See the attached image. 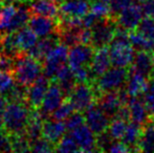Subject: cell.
Here are the masks:
<instances>
[{
	"label": "cell",
	"mask_w": 154,
	"mask_h": 153,
	"mask_svg": "<svg viewBox=\"0 0 154 153\" xmlns=\"http://www.w3.org/2000/svg\"><path fill=\"white\" fill-rule=\"evenodd\" d=\"M19 48L22 53H26L38 41V36L29 27H22L16 32Z\"/></svg>",
	"instance_id": "27"
},
{
	"label": "cell",
	"mask_w": 154,
	"mask_h": 153,
	"mask_svg": "<svg viewBox=\"0 0 154 153\" xmlns=\"http://www.w3.org/2000/svg\"><path fill=\"white\" fill-rule=\"evenodd\" d=\"M86 123L85 121V115L84 112L81 111H75V112L71 113L68 118L65 120V126L68 131H72L77 129L78 127L82 126Z\"/></svg>",
	"instance_id": "39"
},
{
	"label": "cell",
	"mask_w": 154,
	"mask_h": 153,
	"mask_svg": "<svg viewBox=\"0 0 154 153\" xmlns=\"http://www.w3.org/2000/svg\"><path fill=\"white\" fill-rule=\"evenodd\" d=\"M95 104L111 118L116 115L118 111L123 106L119 90L118 91L104 92V93L100 94L97 98Z\"/></svg>",
	"instance_id": "17"
},
{
	"label": "cell",
	"mask_w": 154,
	"mask_h": 153,
	"mask_svg": "<svg viewBox=\"0 0 154 153\" xmlns=\"http://www.w3.org/2000/svg\"><path fill=\"white\" fill-rule=\"evenodd\" d=\"M11 139H12L13 152H29L31 151L29 139H27L25 133L11 134Z\"/></svg>",
	"instance_id": "34"
},
{
	"label": "cell",
	"mask_w": 154,
	"mask_h": 153,
	"mask_svg": "<svg viewBox=\"0 0 154 153\" xmlns=\"http://www.w3.org/2000/svg\"><path fill=\"white\" fill-rule=\"evenodd\" d=\"M111 60H110L109 47L104 46L100 48H95L94 55L89 65L91 76L93 78V82L100 76L106 72L111 66Z\"/></svg>",
	"instance_id": "15"
},
{
	"label": "cell",
	"mask_w": 154,
	"mask_h": 153,
	"mask_svg": "<svg viewBox=\"0 0 154 153\" xmlns=\"http://www.w3.org/2000/svg\"><path fill=\"white\" fill-rule=\"evenodd\" d=\"M0 152H13L11 134L3 128L0 129Z\"/></svg>",
	"instance_id": "42"
},
{
	"label": "cell",
	"mask_w": 154,
	"mask_h": 153,
	"mask_svg": "<svg viewBox=\"0 0 154 153\" xmlns=\"http://www.w3.org/2000/svg\"><path fill=\"white\" fill-rule=\"evenodd\" d=\"M129 68L149 79L154 74L153 53L148 50H137Z\"/></svg>",
	"instance_id": "18"
},
{
	"label": "cell",
	"mask_w": 154,
	"mask_h": 153,
	"mask_svg": "<svg viewBox=\"0 0 154 153\" xmlns=\"http://www.w3.org/2000/svg\"><path fill=\"white\" fill-rule=\"evenodd\" d=\"M51 82L45 75H41L32 85L27 87L26 103L32 109H39L41 107Z\"/></svg>",
	"instance_id": "10"
},
{
	"label": "cell",
	"mask_w": 154,
	"mask_h": 153,
	"mask_svg": "<svg viewBox=\"0 0 154 153\" xmlns=\"http://www.w3.org/2000/svg\"><path fill=\"white\" fill-rule=\"evenodd\" d=\"M150 121H151V122H153V123H154V115L151 116V118H150Z\"/></svg>",
	"instance_id": "48"
},
{
	"label": "cell",
	"mask_w": 154,
	"mask_h": 153,
	"mask_svg": "<svg viewBox=\"0 0 154 153\" xmlns=\"http://www.w3.org/2000/svg\"><path fill=\"white\" fill-rule=\"evenodd\" d=\"M16 11L17 8L14 4L4 5L2 10L0 11V34L6 33Z\"/></svg>",
	"instance_id": "31"
},
{
	"label": "cell",
	"mask_w": 154,
	"mask_h": 153,
	"mask_svg": "<svg viewBox=\"0 0 154 153\" xmlns=\"http://www.w3.org/2000/svg\"><path fill=\"white\" fill-rule=\"evenodd\" d=\"M15 78L12 72L0 70V96H5L15 84Z\"/></svg>",
	"instance_id": "38"
},
{
	"label": "cell",
	"mask_w": 154,
	"mask_h": 153,
	"mask_svg": "<svg viewBox=\"0 0 154 153\" xmlns=\"http://www.w3.org/2000/svg\"><path fill=\"white\" fill-rule=\"evenodd\" d=\"M66 130L67 129L65 123L61 122V121H56L51 118L43 121L42 136L55 145L64 136Z\"/></svg>",
	"instance_id": "19"
},
{
	"label": "cell",
	"mask_w": 154,
	"mask_h": 153,
	"mask_svg": "<svg viewBox=\"0 0 154 153\" xmlns=\"http://www.w3.org/2000/svg\"><path fill=\"white\" fill-rule=\"evenodd\" d=\"M51 81H55L59 85V87L61 88L62 92L66 98L70 94V92L72 91V89L78 83L75 74H73V70L71 69L70 66H67L66 64H64L58 70L56 77Z\"/></svg>",
	"instance_id": "20"
},
{
	"label": "cell",
	"mask_w": 154,
	"mask_h": 153,
	"mask_svg": "<svg viewBox=\"0 0 154 153\" xmlns=\"http://www.w3.org/2000/svg\"><path fill=\"white\" fill-rule=\"evenodd\" d=\"M70 134L79 145L81 152H99L97 147V135L87 125L84 124L70 131Z\"/></svg>",
	"instance_id": "12"
},
{
	"label": "cell",
	"mask_w": 154,
	"mask_h": 153,
	"mask_svg": "<svg viewBox=\"0 0 154 153\" xmlns=\"http://www.w3.org/2000/svg\"><path fill=\"white\" fill-rule=\"evenodd\" d=\"M68 46L60 43L45 57L43 61V74L51 81L56 77L58 70L66 64V61L68 60Z\"/></svg>",
	"instance_id": "6"
},
{
	"label": "cell",
	"mask_w": 154,
	"mask_h": 153,
	"mask_svg": "<svg viewBox=\"0 0 154 153\" xmlns=\"http://www.w3.org/2000/svg\"><path fill=\"white\" fill-rule=\"evenodd\" d=\"M142 134V126L136 123H128L122 142L130 149V152H138L137 144Z\"/></svg>",
	"instance_id": "25"
},
{
	"label": "cell",
	"mask_w": 154,
	"mask_h": 153,
	"mask_svg": "<svg viewBox=\"0 0 154 153\" xmlns=\"http://www.w3.org/2000/svg\"><path fill=\"white\" fill-rule=\"evenodd\" d=\"M116 29H118V24L112 17L99 19L97 23L91 27V45L94 48L110 45L116 35Z\"/></svg>",
	"instance_id": "4"
},
{
	"label": "cell",
	"mask_w": 154,
	"mask_h": 153,
	"mask_svg": "<svg viewBox=\"0 0 154 153\" xmlns=\"http://www.w3.org/2000/svg\"><path fill=\"white\" fill-rule=\"evenodd\" d=\"M13 76L17 83L29 87L43 72V62L35 59L25 53L15 58Z\"/></svg>",
	"instance_id": "1"
},
{
	"label": "cell",
	"mask_w": 154,
	"mask_h": 153,
	"mask_svg": "<svg viewBox=\"0 0 154 153\" xmlns=\"http://www.w3.org/2000/svg\"><path fill=\"white\" fill-rule=\"evenodd\" d=\"M153 53H154V45H153Z\"/></svg>",
	"instance_id": "50"
},
{
	"label": "cell",
	"mask_w": 154,
	"mask_h": 153,
	"mask_svg": "<svg viewBox=\"0 0 154 153\" xmlns=\"http://www.w3.org/2000/svg\"><path fill=\"white\" fill-rule=\"evenodd\" d=\"M128 105H129L130 109V121L131 122L143 126L150 121L148 109H147L146 104L142 98H130Z\"/></svg>",
	"instance_id": "23"
},
{
	"label": "cell",
	"mask_w": 154,
	"mask_h": 153,
	"mask_svg": "<svg viewBox=\"0 0 154 153\" xmlns=\"http://www.w3.org/2000/svg\"><path fill=\"white\" fill-rule=\"evenodd\" d=\"M31 145V151L32 152H54L56 151V145L53 144L51 142L47 141L46 139H44L43 136L39 137V139H35L29 143Z\"/></svg>",
	"instance_id": "36"
},
{
	"label": "cell",
	"mask_w": 154,
	"mask_h": 153,
	"mask_svg": "<svg viewBox=\"0 0 154 153\" xmlns=\"http://www.w3.org/2000/svg\"><path fill=\"white\" fill-rule=\"evenodd\" d=\"M56 151L59 152H81L79 148V145L77 144V142L75 141V139L72 137V135L69 134H64V136L56 144Z\"/></svg>",
	"instance_id": "33"
},
{
	"label": "cell",
	"mask_w": 154,
	"mask_h": 153,
	"mask_svg": "<svg viewBox=\"0 0 154 153\" xmlns=\"http://www.w3.org/2000/svg\"><path fill=\"white\" fill-rule=\"evenodd\" d=\"M128 75H129V67L113 66V68H109L102 76L95 79V81L92 83L97 96H99L104 92L118 91L122 89L126 85Z\"/></svg>",
	"instance_id": "3"
},
{
	"label": "cell",
	"mask_w": 154,
	"mask_h": 153,
	"mask_svg": "<svg viewBox=\"0 0 154 153\" xmlns=\"http://www.w3.org/2000/svg\"><path fill=\"white\" fill-rule=\"evenodd\" d=\"M60 36L58 32L51 34V35L43 37L40 41H37V43L32 47L31 49L26 51V55L31 56L35 59L43 62L48 53L56 47L58 44H60Z\"/></svg>",
	"instance_id": "14"
},
{
	"label": "cell",
	"mask_w": 154,
	"mask_h": 153,
	"mask_svg": "<svg viewBox=\"0 0 154 153\" xmlns=\"http://www.w3.org/2000/svg\"><path fill=\"white\" fill-rule=\"evenodd\" d=\"M135 31L140 33L147 39L154 41V18L146 16L144 19H142Z\"/></svg>",
	"instance_id": "37"
},
{
	"label": "cell",
	"mask_w": 154,
	"mask_h": 153,
	"mask_svg": "<svg viewBox=\"0 0 154 153\" xmlns=\"http://www.w3.org/2000/svg\"><path fill=\"white\" fill-rule=\"evenodd\" d=\"M143 16H144L143 6L137 3H132L126 8H124L113 19L116 20L119 27L131 32L136 29L137 25L142 21Z\"/></svg>",
	"instance_id": "7"
},
{
	"label": "cell",
	"mask_w": 154,
	"mask_h": 153,
	"mask_svg": "<svg viewBox=\"0 0 154 153\" xmlns=\"http://www.w3.org/2000/svg\"><path fill=\"white\" fill-rule=\"evenodd\" d=\"M106 1H111V0H106Z\"/></svg>",
	"instance_id": "51"
},
{
	"label": "cell",
	"mask_w": 154,
	"mask_h": 153,
	"mask_svg": "<svg viewBox=\"0 0 154 153\" xmlns=\"http://www.w3.org/2000/svg\"><path fill=\"white\" fill-rule=\"evenodd\" d=\"M73 111H75V108H73V106L71 105V103L69 102L68 99L66 98L63 101L62 104L60 105L55 111H53V113H51L49 118H54V120H56V121H61V122H63V121L66 120L71 113H73Z\"/></svg>",
	"instance_id": "35"
},
{
	"label": "cell",
	"mask_w": 154,
	"mask_h": 153,
	"mask_svg": "<svg viewBox=\"0 0 154 153\" xmlns=\"http://www.w3.org/2000/svg\"><path fill=\"white\" fill-rule=\"evenodd\" d=\"M94 87L90 83H77L67 99L75 111L85 112L97 101Z\"/></svg>",
	"instance_id": "5"
},
{
	"label": "cell",
	"mask_w": 154,
	"mask_h": 153,
	"mask_svg": "<svg viewBox=\"0 0 154 153\" xmlns=\"http://www.w3.org/2000/svg\"><path fill=\"white\" fill-rule=\"evenodd\" d=\"M89 11L87 0H65L60 6V15L64 17H83Z\"/></svg>",
	"instance_id": "21"
},
{
	"label": "cell",
	"mask_w": 154,
	"mask_h": 153,
	"mask_svg": "<svg viewBox=\"0 0 154 153\" xmlns=\"http://www.w3.org/2000/svg\"><path fill=\"white\" fill-rule=\"evenodd\" d=\"M31 112L27 103H8L3 115V129L10 134L25 133Z\"/></svg>",
	"instance_id": "2"
},
{
	"label": "cell",
	"mask_w": 154,
	"mask_h": 153,
	"mask_svg": "<svg viewBox=\"0 0 154 153\" xmlns=\"http://www.w3.org/2000/svg\"><path fill=\"white\" fill-rule=\"evenodd\" d=\"M65 99H66V96L62 92L59 85L55 81H51L46 91V94H45L44 100H43L42 105L38 109L43 120L48 118L53 113V111H55L62 104Z\"/></svg>",
	"instance_id": "8"
},
{
	"label": "cell",
	"mask_w": 154,
	"mask_h": 153,
	"mask_svg": "<svg viewBox=\"0 0 154 153\" xmlns=\"http://www.w3.org/2000/svg\"><path fill=\"white\" fill-rule=\"evenodd\" d=\"M3 2L4 5H8V4H14L15 2H18V0H1Z\"/></svg>",
	"instance_id": "45"
},
{
	"label": "cell",
	"mask_w": 154,
	"mask_h": 153,
	"mask_svg": "<svg viewBox=\"0 0 154 153\" xmlns=\"http://www.w3.org/2000/svg\"><path fill=\"white\" fill-rule=\"evenodd\" d=\"M132 3H133V0H111L110 1V10H111L110 17L114 18L124 8H126Z\"/></svg>",
	"instance_id": "41"
},
{
	"label": "cell",
	"mask_w": 154,
	"mask_h": 153,
	"mask_svg": "<svg viewBox=\"0 0 154 153\" xmlns=\"http://www.w3.org/2000/svg\"><path fill=\"white\" fill-rule=\"evenodd\" d=\"M138 152L154 151V123L149 121L142 126V134L137 144Z\"/></svg>",
	"instance_id": "24"
},
{
	"label": "cell",
	"mask_w": 154,
	"mask_h": 153,
	"mask_svg": "<svg viewBox=\"0 0 154 153\" xmlns=\"http://www.w3.org/2000/svg\"><path fill=\"white\" fill-rule=\"evenodd\" d=\"M27 24H29V29L40 38L46 37V36L57 32L58 29L57 19L46 16H41V15L32 14Z\"/></svg>",
	"instance_id": "13"
},
{
	"label": "cell",
	"mask_w": 154,
	"mask_h": 153,
	"mask_svg": "<svg viewBox=\"0 0 154 153\" xmlns=\"http://www.w3.org/2000/svg\"><path fill=\"white\" fill-rule=\"evenodd\" d=\"M144 102L151 118L154 115V74L149 78V85L148 89L144 94Z\"/></svg>",
	"instance_id": "40"
},
{
	"label": "cell",
	"mask_w": 154,
	"mask_h": 153,
	"mask_svg": "<svg viewBox=\"0 0 154 153\" xmlns=\"http://www.w3.org/2000/svg\"><path fill=\"white\" fill-rule=\"evenodd\" d=\"M149 79L129 68V75L126 82L125 89L130 98H140L148 89Z\"/></svg>",
	"instance_id": "16"
},
{
	"label": "cell",
	"mask_w": 154,
	"mask_h": 153,
	"mask_svg": "<svg viewBox=\"0 0 154 153\" xmlns=\"http://www.w3.org/2000/svg\"><path fill=\"white\" fill-rule=\"evenodd\" d=\"M153 64H154V53H153Z\"/></svg>",
	"instance_id": "49"
},
{
	"label": "cell",
	"mask_w": 154,
	"mask_h": 153,
	"mask_svg": "<svg viewBox=\"0 0 154 153\" xmlns=\"http://www.w3.org/2000/svg\"><path fill=\"white\" fill-rule=\"evenodd\" d=\"M90 12L99 19L110 17V15H111L110 1H106V0H92L91 4H90Z\"/></svg>",
	"instance_id": "32"
},
{
	"label": "cell",
	"mask_w": 154,
	"mask_h": 153,
	"mask_svg": "<svg viewBox=\"0 0 154 153\" xmlns=\"http://www.w3.org/2000/svg\"><path fill=\"white\" fill-rule=\"evenodd\" d=\"M142 6L145 16L154 18V0H148V1L144 2Z\"/></svg>",
	"instance_id": "44"
},
{
	"label": "cell",
	"mask_w": 154,
	"mask_h": 153,
	"mask_svg": "<svg viewBox=\"0 0 154 153\" xmlns=\"http://www.w3.org/2000/svg\"><path fill=\"white\" fill-rule=\"evenodd\" d=\"M5 99L8 100V103H26L27 87L15 82V84L10 89V91L5 94Z\"/></svg>",
	"instance_id": "30"
},
{
	"label": "cell",
	"mask_w": 154,
	"mask_h": 153,
	"mask_svg": "<svg viewBox=\"0 0 154 153\" xmlns=\"http://www.w3.org/2000/svg\"><path fill=\"white\" fill-rule=\"evenodd\" d=\"M129 40L131 45L136 50H148L153 53L154 41L144 37L142 34L138 33L135 29L129 32Z\"/></svg>",
	"instance_id": "28"
},
{
	"label": "cell",
	"mask_w": 154,
	"mask_h": 153,
	"mask_svg": "<svg viewBox=\"0 0 154 153\" xmlns=\"http://www.w3.org/2000/svg\"><path fill=\"white\" fill-rule=\"evenodd\" d=\"M20 4L21 5L17 8V11L15 13L14 17H13V20L11 22L10 26H8L6 33L19 31V29L24 27L29 23V20L32 16L29 6H27L25 3H20Z\"/></svg>",
	"instance_id": "26"
},
{
	"label": "cell",
	"mask_w": 154,
	"mask_h": 153,
	"mask_svg": "<svg viewBox=\"0 0 154 153\" xmlns=\"http://www.w3.org/2000/svg\"><path fill=\"white\" fill-rule=\"evenodd\" d=\"M95 48L90 44H77L70 47L68 53V63L71 69L82 66H89Z\"/></svg>",
	"instance_id": "11"
},
{
	"label": "cell",
	"mask_w": 154,
	"mask_h": 153,
	"mask_svg": "<svg viewBox=\"0 0 154 153\" xmlns=\"http://www.w3.org/2000/svg\"><path fill=\"white\" fill-rule=\"evenodd\" d=\"M29 10L32 15H41L54 19H58L60 16V8L54 0H32Z\"/></svg>",
	"instance_id": "22"
},
{
	"label": "cell",
	"mask_w": 154,
	"mask_h": 153,
	"mask_svg": "<svg viewBox=\"0 0 154 153\" xmlns=\"http://www.w3.org/2000/svg\"><path fill=\"white\" fill-rule=\"evenodd\" d=\"M138 2H142V3H144V2H146V1H148V0H137Z\"/></svg>",
	"instance_id": "47"
},
{
	"label": "cell",
	"mask_w": 154,
	"mask_h": 153,
	"mask_svg": "<svg viewBox=\"0 0 154 153\" xmlns=\"http://www.w3.org/2000/svg\"><path fill=\"white\" fill-rule=\"evenodd\" d=\"M109 152H116V153H120V152H130V149L123 143L122 141H113L110 145Z\"/></svg>",
	"instance_id": "43"
},
{
	"label": "cell",
	"mask_w": 154,
	"mask_h": 153,
	"mask_svg": "<svg viewBox=\"0 0 154 153\" xmlns=\"http://www.w3.org/2000/svg\"><path fill=\"white\" fill-rule=\"evenodd\" d=\"M84 115H85L86 125L94 132L95 135L107 131L111 118L106 115L95 103L84 112Z\"/></svg>",
	"instance_id": "9"
},
{
	"label": "cell",
	"mask_w": 154,
	"mask_h": 153,
	"mask_svg": "<svg viewBox=\"0 0 154 153\" xmlns=\"http://www.w3.org/2000/svg\"><path fill=\"white\" fill-rule=\"evenodd\" d=\"M128 122L118 116H114L110 121V124L108 126L107 132L114 141H122L124 134H125L126 128H127Z\"/></svg>",
	"instance_id": "29"
},
{
	"label": "cell",
	"mask_w": 154,
	"mask_h": 153,
	"mask_svg": "<svg viewBox=\"0 0 154 153\" xmlns=\"http://www.w3.org/2000/svg\"><path fill=\"white\" fill-rule=\"evenodd\" d=\"M3 6H4L3 2H2V1H1V0H0V11H1V10H2V8H3Z\"/></svg>",
	"instance_id": "46"
}]
</instances>
